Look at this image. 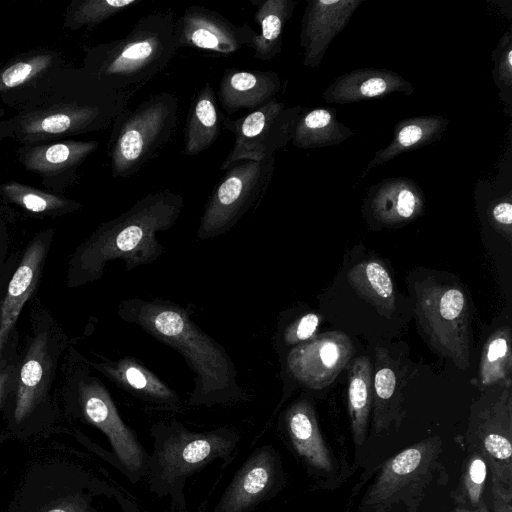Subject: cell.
I'll return each mask as SVG.
<instances>
[{
    "label": "cell",
    "mask_w": 512,
    "mask_h": 512,
    "mask_svg": "<svg viewBox=\"0 0 512 512\" xmlns=\"http://www.w3.org/2000/svg\"><path fill=\"white\" fill-rule=\"evenodd\" d=\"M193 310L154 298L122 300L118 315L182 355L195 374L190 406L230 405L249 400L226 349L191 319Z\"/></svg>",
    "instance_id": "obj_1"
},
{
    "label": "cell",
    "mask_w": 512,
    "mask_h": 512,
    "mask_svg": "<svg viewBox=\"0 0 512 512\" xmlns=\"http://www.w3.org/2000/svg\"><path fill=\"white\" fill-rule=\"evenodd\" d=\"M135 93L112 88L81 67L68 65L50 89L10 117L22 145L65 140L112 127Z\"/></svg>",
    "instance_id": "obj_2"
},
{
    "label": "cell",
    "mask_w": 512,
    "mask_h": 512,
    "mask_svg": "<svg viewBox=\"0 0 512 512\" xmlns=\"http://www.w3.org/2000/svg\"><path fill=\"white\" fill-rule=\"evenodd\" d=\"M183 206L179 192L163 189L145 195L103 223L77 249L70 268L71 283L82 285L99 279L110 261H123L127 270L156 261L165 252L157 234L176 224Z\"/></svg>",
    "instance_id": "obj_3"
},
{
    "label": "cell",
    "mask_w": 512,
    "mask_h": 512,
    "mask_svg": "<svg viewBox=\"0 0 512 512\" xmlns=\"http://www.w3.org/2000/svg\"><path fill=\"white\" fill-rule=\"evenodd\" d=\"M153 439L144 480L151 493L169 497L172 507H186L187 480L215 460L226 467L240 442L239 432L231 427L192 431L177 419L160 420L150 429Z\"/></svg>",
    "instance_id": "obj_4"
},
{
    "label": "cell",
    "mask_w": 512,
    "mask_h": 512,
    "mask_svg": "<svg viewBox=\"0 0 512 512\" xmlns=\"http://www.w3.org/2000/svg\"><path fill=\"white\" fill-rule=\"evenodd\" d=\"M175 21L172 9L150 12L123 38L84 45L82 67L116 90L135 93L174 58Z\"/></svg>",
    "instance_id": "obj_5"
},
{
    "label": "cell",
    "mask_w": 512,
    "mask_h": 512,
    "mask_svg": "<svg viewBox=\"0 0 512 512\" xmlns=\"http://www.w3.org/2000/svg\"><path fill=\"white\" fill-rule=\"evenodd\" d=\"M178 109L174 93L160 92L116 118L108 143L113 177H130L157 157L174 135Z\"/></svg>",
    "instance_id": "obj_6"
},
{
    "label": "cell",
    "mask_w": 512,
    "mask_h": 512,
    "mask_svg": "<svg viewBox=\"0 0 512 512\" xmlns=\"http://www.w3.org/2000/svg\"><path fill=\"white\" fill-rule=\"evenodd\" d=\"M442 440L424 439L386 461L362 500L368 512H387L394 505L404 504L416 512L425 496V490L442 478L445 469L440 463Z\"/></svg>",
    "instance_id": "obj_7"
},
{
    "label": "cell",
    "mask_w": 512,
    "mask_h": 512,
    "mask_svg": "<svg viewBox=\"0 0 512 512\" xmlns=\"http://www.w3.org/2000/svg\"><path fill=\"white\" fill-rule=\"evenodd\" d=\"M274 156L242 161L226 170L204 206L196 232L207 240L231 230L265 194L275 171Z\"/></svg>",
    "instance_id": "obj_8"
},
{
    "label": "cell",
    "mask_w": 512,
    "mask_h": 512,
    "mask_svg": "<svg viewBox=\"0 0 512 512\" xmlns=\"http://www.w3.org/2000/svg\"><path fill=\"white\" fill-rule=\"evenodd\" d=\"M417 315L432 345L461 369L469 366V313L463 291L426 280L417 285Z\"/></svg>",
    "instance_id": "obj_9"
},
{
    "label": "cell",
    "mask_w": 512,
    "mask_h": 512,
    "mask_svg": "<svg viewBox=\"0 0 512 512\" xmlns=\"http://www.w3.org/2000/svg\"><path fill=\"white\" fill-rule=\"evenodd\" d=\"M78 401L85 420L107 437L116 468L132 484L144 480L149 453L134 430L121 418L106 386L93 376L81 378Z\"/></svg>",
    "instance_id": "obj_10"
},
{
    "label": "cell",
    "mask_w": 512,
    "mask_h": 512,
    "mask_svg": "<svg viewBox=\"0 0 512 512\" xmlns=\"http://www.w3.org/2000/svg\"><path fill=\"white\" fill-rule=\"evenodd\" d=\"M302 108L300 105L286 107L283 101L274 98L238 119L222 115V128L234 134L235 142L221 170L242 161H260L274 156L291 141Z\"/></svg>",
    "instance_id": "obj_11"
},
{
    "label": "cell",
    "mask_w": 512,
    "mask_h": 512,
    "mask_svg": "<svg viewBox=\"0 0 512 512\" xmlns=\"http://www.w3.org/2000/svg\"><path fill=\"white\" fill-rule=\"evenodd\" d=\"M285 483L279 452L271 444L262 445L236 471L213 512H254L275 497Z\"/></svg>",
    "instance_id": "obj_12"
},
{
    "label": "cell",
    "mask_w": 512,
    "mask_h": 512,
    "mask_svg": "<svg viewBox=\"0 0 512 512\" xmlns=\"http://www.w3.org/2000/svg\"><path fill=\"white\" fill-rule=\"evenodd\" d=\"M68 65L60 51L46 47L15 55L0 66V102L20 110L46 93Z\"/></svg>",
    "instance_id": "obj_13"
},
{
    "label": "cell",
    "mask_w": 512,
    "mask_h": 512,
    "mask_svg": "<svg viewBox=\"0 0 512 512\" xmlns=\"http://www.w3.org/2000/svg\"><path fill=\"white\" fill-rule=\"evenodd\" d=\"M99 142L58 140L21 145L16 150L18 162L36 174L48 191L63 195L79 178V169L98 149Z\"/></svg>",
    "instance_id": "obj_14"
},
{
    "label": "cell",
    "mask_w": 512,
    "mask_h": 512,
    "mask_svg": "<svg viewBox=\"0 0 512 512\" xmlns=\"http://www.w3.org/2000/svg\"><path fill=\"white\" fill-rule=\"evenodd\" d=\"M353 354L350 338L342 331H331L292 348L284 356L285 370L302 386L319 390L334 381Z\"/></svg>",
    "instance_id": "obj_15"
},
{
    "label": "cell",
    "mask_w": 512,
    "mask_h": 512,
    "mask_svg": "<svg viewBox=\"0 0 512 512\" xmlns=\"http://www.w3.org/2000/svg\"><path fill=\"white\" fill-rule=\"evenodd\" d=\"M512 427L510 405L485 408L467 432L469 450L478 451L491 473L492 492L512 495Z\"/></svg>",
    "instance_id": "obj_16"
},
{
    "label": "cell",
    "mask_w": 512,
    "mask_h": 512,
    "mask_svg": "<svg viewBox=\"0 0 512 512\" xmlns=\"http://www.w3.org/2000/svg\"><path fill=\"white\" fill-rule=\"evenodd\" d=\"M177 48L190 47L199 50L230 55L244 46L248 47L257 32L243 23L237 25L220 13L206 7H187L175 21Z\"/></svg>",
    "instance_id": "obj_17"
},
{
    "label": "cell",
    "mask_w": 512,
    "mask_h": 512,
    "mask_svg": "<svg viewBox=\"0 0 512 512\" xmlns=\"http://www.w3.org/2000/svg\"><path fill=\"white\" fill-rule=\"evenodd\" d=\"M279 426L293 452L310 472L320 478L335 476L337 462L320 431L310 401L301 398L292 402L281 414Z\"/></svg>",
    "instance_id": "obj_18"
},
{
    "label": "cell",
    "mask_w": 512,
    "mask_h": 512,
    "mask_svg": "<svg viewBox=\"0 0 512 512\" xmlns=\"http://www.w3.org/2000/svg\"><path fill=\"white\" fill-rule=\"evenodd\" d=\"M363 0H309L301 20L303 64L317 68L334 38L344 30Z\"/></svg>",
    "instance_id": "obj_19"
},
{
    "label": "cell",
    "mask_w": 512,
    "mask_h": 512,
    "mask_svg": "<svg viewBox=\"0 0 512 512\" xmlns=\"http://www.w3.org/2000/svg\"><path fill=\"white\" fill-rule=\"evenodd\" d=\"M421 187L407 177H388L369 187L363 202L365 215L380 226L407 224L425 211Z\"/></svg>",
    "instance_id": "obj_20"
},
{
    "label": "cell",
    "mask_w": 512,
    "mask_h": 512,
    "mask_svg": "<svg viewBox=\"0 0 512 512\" xmlns=\"http://www.w3.org/2000/svg\"><path fill=\"white\" fill-rule=\"evenodd\" d=\"M89 364L135 398L165 411H179L182 400L177 392L138 359L125 356L117 360L100 357Z\"/></svg>",
    "instance_id": "obj_21"
},
{
    "label": "cell",
    "mask_w": 512,
    "mask_h": 512,
    "mask_svg": "<svg viewBox=\"0 0 512 512\" xmlns=\"http://www.w3.org/2000/svg\"><path fill=\"white\" fill-rule=\"evenodd\" d=\"M414 86L395 71L383 68H360L338 76L326 87L322 98L327 103L350 104L401 92L406 96Z\"/></svg>",
    "instance_id": "obj_22"
},
{
    "label": "cell",
    "mask_w": 512,
    "mask_h": 512,
    "mask_svg": "<svg viewBox=\"0 0 512 512\" xmlns=\"http://www.w3.org/2000/svg\"><path fill=\"white\" fill-rule=\"evenodd\" d=\"M281 79L274 71L225 69L217 97L227 115L240 110L252 112L276 98Z\"/></svg>",
    "instance_id": "obj_23"
},
{
    "label": "cell",
    "mask_w": 512,
    "mask_h": 512,
    "mask_svg": "<svg viewBox=\"0 0 512 512\" xmlns=\"http://www.w3.org/2000/svg\"><path fill=\"white\" fill-rule=\"evenodd\" d=\"M52 231L35 238L14 272L0 307V350L38 282Z\"/></svg>",
    "instance_id": "obj_24"
},
{
    "label": "cell",
    "mask_w": 512,
    "mask_h": 512,
    "mask_svg": "<svg viewBox=\"0 0 512 512\" xmlns=\"http://www.w3.org/2000/svg\"><path fill=\"white\" fill-rule=\"evenodd\" d=\"M449 119L441 115H424L398 121L393 129V138L388 146L375 152L361 178L372 169L385 164L400 154L439 141L447 130Z\"/></svg>",
    "instance_id": "obj_25"
},
{
    "label": "cell",
    "mask_w": 512,
    "mask_h": 512,
    "mask_svg": "<svg viewBox=\"0 0 512 512\" xmlns=\"http://www.w3.org/2000/svg\"><path fill=\"white\" fill-rule=\"evenodd\" d=\"M51 360L46 332L35 336L19 370L14 418L22 422L41 400L48 383Z\"/></svg>",
    "instance_id": "obj_26"
},
{
    "label": "cell",
    "mask_w": 512,
    "mask_h": 512,
    "mask_svg": "<svg viewBox=\"0 0 512 512\" xmlns=\"http://www.w3.org/2000/svg\"><path fill=\"white\" fill-rule=\"evenodd\" d=\"M510 142L498 164L496 174L488 179H479L474 187L475 196L485 199V214L488 223L508 242H511L512 237V152Z\"/></svg>",
    "instance_id": "obj_27"
},
{
    "label": "cell",
    "mask_w": 512,
    "mask_h": 512,
    "mask_svg": "<svg viewBox=\"0 0 512 512\" xmlns=\"http://www.w3.org/2000/svg\"><path fill=\"white\" fill-rule=\"evenodd\" d=\"M215 92L207 81L194 97L186 125L183 154L195 156L208 149L222 129Z\"/></svg>",
    "instance_id": "obj_28"
},
{
    "label": "cell",
    "mask_w": 512,
    "mask_h": 512,
    "mask_svg": "<svg viewBox=\"0 0 512 512\" xmlns=\"http://www.w3.org/2000/svg\"><path fill=\"white\" fill-rule=\"evenodd\" d=\"M355 132L341 123L333 108H302L295 124L292 144L300 149L339 145Z\"/></svg>",
    "instance_id": "obj_29"
},
{
    "label": "cell",
    "mask_w": 512,
    "mask_h": 512,
    "mask_svg": "<svg viewBox=\"0 0 512 512\" xmlns=\"http://www.w3.org/2000/svg\"><path fill=\"white\" fill-rule=\"evenodd\" d=\"M256 12L254 21L260 27V33L251 41L253 57L269 61L282 50L283 32L286 23L292 16L296 2L293 0L254 1Z\"/></svg>",
    "instance_id": "obj_30"
},
{
    "label": "cell",
    "mask_w": 512,
    "mask_h": 512,
    "mask_svg": "<svg viewBox=\"0 0 512 512\" xmlns=\"http://www.w3.org/2000/svg\"><path fill=\"white\" fill-rule=\"evenodd\" d=\"M0 198L34 216L57 217L81 209L78 201L61 194L8 181L0 185Z\"/></svg>",
    "instance_id": "obj_31"
},
{
    "label": "cell",
    "mask_w": 512,
    "mask_h": 512,
    "mask_svg": "<svg viewBox=\"0 0 512 512\" xmlns=\"http://www.w3.org/2000/svg\"><path fill=\"white\" fill-rule=\"evenodd\" d=\"M376 371L373 379V432L383 433L393 421L400 419V396H397L396 365L385 349L376 351Z\"/></svg>",
    "instance_id": "obj_32"
},
{
    "label": "cell",
    "mask_w": 512,
    "mask_h": 512,
    "mask_svg": "<svg viewBox=\"0 0 512 512\" xmlns=\"http://www.w3.org/2000/svg\"><path fill=\"white\" fill-rule=\"evenodd\" d=\"M372 364L370 358L362 356L354 360L349 370L348 410L351 431L357 448L366 439L372 404Z\"/></svg>",
    "instance_id": "obj_33"
},
{
    "label": "cell",
    "mask_w": 512,
    "mask_h": 512,
    "mask_svg": "<svg viewBox=\"0 0 512 512\" xmlns=\"http://www.w3.org/2000/svg\"><path fill=\"white\" fill-rule=\"evenodd\" d=\"M353 289L371 303L379 313L390 317L395 310V291L387 269L378 261L354 265L347 273Z\"/></svg>",
    "instance_id": "obj_34"
},
{
    "label": "cell",
    "mask_w": 512,
    "mask_h": 512,
    "mask_svg": "<svg viewBox=\"0 0 512 512\" xmlns=\"http://www.w3.org/2000/svg\"><path fill=\"white\" fill-rule=\"evenodd\" d=\"M488 467L483 456L475 450L463 462L462 473L451 498L456 507L473 512H490L484 501Z\"/></svg>",
    "instance_id": "obj_35"
},
{
    "label": "cell",
    "mask_w": 512,
    "mask_h": 512,
    "mask_svg": "<svg viewBox=\"0 0 512 512\" xmlns=\"http://www.w3.org/2000/svg\"><path fill=\"white\" fill-rule=\"evenodd\" d=\"M143 0H73L67 7L63 27L72 31L91 30L117 13Z\"/></svg>",
    "instance_id": "obj_36"
},
{
    "label": "cell",
    "mask_w": 512,
    "mask_h": 512,
    "mask_svg": "<svg viewBox=\"0 0 512 512\" xmlns=\"http://www.w3.org/2000/svg\"><path fill=\"white\" fill-rule=\"evenodd\" d=\"M511 331L502 327L486 342L479 368V379L483 386L504 380L511 371Z\"/></svg>",
    "instance_id": "obj_37"
},
{
    "label": "cell",
    "mask_w": 512,
    "mask_h": 512,
    "mask_svg": "<svg viewBox=\"0 0 512 512\" xmlns=\"http://www.w3.org/2000/svg\"><path fill=\"white\" fill-rule=\"evenodd\" d=\"M492 77L503 104V111L512 117V31L509 29L499 39L491 53Z\"/></svg>",
    "instance_id": "obj_38"
},
{
    "label": "cell",
    "mask_w": 512,
    "mask_h": 512,
    "mask_svg": "<svg viewBox=\"0 0 512 512\" xmlns=\"http://www.w3.org/2000/svg\"><path fill=\"white\" fill-rule=\"evenodd\" d=\"M321 318L317 313L308 312L279 326L275 337L277 350L283 349L285 356L292 348L312 339L316 336Z\"/></svg>",
    "instance_id": "obj_39"
},
{
    "label": "cell",
    "mask_w": 512,
    "mask_h": 512,
    "mask_svg": "<svg viewBox=\"0 0 512 512\" xmlns=\"http://www.w3.org/2000/svg\"><path fill=\"white\" fill-rule=\"evenodd\" d=\"M496 512H511L512 495L492 492Z\"/></svg>",
    "instance_id": "obj_40"
},
{
    "label": "cell",
    "mask_w": 512,
    "mask_h": 512,
    "mask_svg": "<svg viewBox=\"0 0 512 512\" xmlns=\"http://www.w3.org/2000/svg\"><path fill=\"white\" fill-rule=\"evenodd\" d=\"M13 124L10 118L5 116L4 109L0 105V142L6 138H13Z\"/></svg>",
    "instance_id": "obj_41"
},
{
    "label": "cell",
    "mask_w": 512,
    "mask_h": 512,
    "mask_svg": "<svg viewBox=\"0 0 512 512\" xmlns=\"http://www.w3.org/2000/svg\"><path fill=\"white\" fill-rule=\"evenodd\" d=\"M12 377V369H1L0 370V403L4 397V394L6 392V389L11 382Z\"/></svg>",
    "instance_id": "obj_42"
},
{
    "label": "cell",
    "mask_w": 512,
    "mask_h": 512,
    "mask_svg": "<svg viewBox=\"0 0 512 512\" xmlns=\"http://www.w3.org/2000/svg\"><path fill=\"white\" fill-rule=\"evenodd\" d=\"M4 235H5V225H4L3 221L0 219V248H1V245L3 244Z\"/></svg>",
    "instance_id": "obj_43"
},
{
    "label": "cell",
    "mask_w": 512,
    "mask_h": 512,
    "mask_svg": "<svg viewBox=\"0 0 512 512\" xmlns=\"http://www.w3.org/2000/svg\"><path fill=\"white\" fill-rule=\"evenodd\" d=\"M449 512H473V511H469V510H466V509H463V508H460V507H455L454 509H452Z\"/></svg>",
    "instance_id": "obj_44"
}]
</instances>
